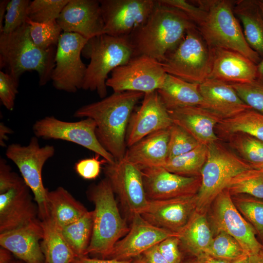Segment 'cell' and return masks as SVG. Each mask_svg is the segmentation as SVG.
<instances>
[{
  "instance_id": "9",
  "label": "cell",
  "mask_w": 263,
  "mask_h": 263,
  "mask_svg": "<svg viewBox=\"0 0 263 263\" xmlns=\"http://www.w3.org/2000/svg\"><path fill=\"white\" fill-rule=\"evenodd\" d=\"M210 49L197 28L189 30L178 46L160 62L166 73L200 84L207 78Z\"/></svg>"
},
{
  "instance_id": "42",
  "label": "cell",
  "mask_w": 263,
  "mask_h": 263,
  "mask_svg": "<svg viewBox=\"0 0 263 263\" xmlns=\"http://www.w3.org/2000/svg\"><path fill=\"white\" fill-rule=\"evenodd\" d=\"M230 84L247 105L263 114V82L255 79L249 82Z\"/></svg>"
},
{
  "instance_id": "30",
  "label": "cell",
  "mask_w": 263,
  "mask_h": 263,
  "mask_svg": "<svg viewBox=\"0 0 263 263\" xmlns=\"http://www.w3.org/2000/svg\"><path fill=\"white\" fill-rule=\"evenodd\" d=\"M47 196L50 217L59 228L78 220L88 211L63 187L48 190Z\"/></svg>"
},
{
  "instance_id": "7",
  "label": "cell",
  "mask_w": 263,
  "mask_h": 263,
  "mask_svg": "<svg viewBox=\"0 0 263 263\" xmlns=\"http://www.w3.org/2000/svg\"><path fill=\"white\" fill-rule=\"evenodd\" d=\"M206 162L201 171V183L196 194V210L203 212L226 189L239 173L251 166L218 141L207 145Z\"/></svg>"
},
{
  "instance_id": "13",
  "label": "cell",
  "mask_w": 263,
  "mask_h": 263,
  "mask_svg": "<svg viewBox=\"0 0 263 263\" xmlns=\"http://www.w3.org/2000/svg\"><path fill=\"white\" fill-rule=\"evenodd\" d=\"M106 163L104 168L106 178L131 216L143 213L149 200L141 169L125 156L113 163Z\"/></svg>"
},
{
  "instance_id": "2",
  "label": "cell",
  "mask_w": 263,
  "mask_h": 263,
  "mask_svg": "<svg viewBox=\"0 0 263 263\" xmlns=\"http://www.w3.org/2000/svg\"><path fill=\"white\" fill-rule=\"evenodd\" d=\"M197 28L181 10L156 0L147 21L129 38L133 56L145 55L161 62L190 29Z\"/></svg>"
},
{
  "instance_id": "19",
  "label": "cell",
  "mask_w": 263,
  "mask_h": 263,
  "mask_svg": "<svg viewBox=\"0 0 263 263\" xmlns=\"http://www.w3.org/2000/svg\"><path fill=\"white\" fill-rule=\"evenodd\" d=\"M172 124L157 91L145 94L139 109L130 118L126 145L129 148L151 133L169 128Z\"/></svg>"
},
{
  "instance_id": "35",
  "label": "cell",
  "mask_w": 263,
  "mask_h": 263,
  "mask_svg": "<svg viewBox=\"0 0 263 263\" xmlns=\"http://www.w3.org/2000/svg\"><path fill=\"white\" fill-rule=\"evenodd\" d=\"M225 139L234 152L251 166L263 164V141L241 132L230 134Z\"/></svg>"
},
{
  "instance_id": "6",
  "label": "cell",
  "mask_w": 263,
  "mask_h": 263,
  "mask_svg": "<svg viewBox=\"0 0 263 263\" xmlns=\"http://www.w3.org/2000/svg\"><path fill=\"white\" fill-rule=\"evenodd\" d=\"M81 54L90 60L82 89L95 91L102 99L107 94L109 74L128 62L133 56V50L129 37L103 34L88 39Z\"/></svg>"
},
{
  "instance_id": "60",
  "label": "cell",
  "mask_w": 263,
  "mask_h": 263,
  "mask_svg": "<svg viewBox=\"0 0 263 263\" xmlns=\"http://www.w3.org/2000/svg\"><path fill=\"white\" fill-rule=\"evenodd\" d=\"M251 167L254 169H256L263 172V164L259 165L251 166Z\"/></svg>"
},
{
  "instance_id": "29",
  "label": "cell",
  "mask_w": 263,
  "mask_h": 263,
  "mask_svg": "<svg viewBox=\"0 0 263 263\" xmlns=\"http://www.w3.org/2000/svg\"><path fill=\"white\" fill-rule=\"evenodd\" d=\"M180 245L193 257L207 253L213 237L203 212L196 209L185 227L178 233Z\"/></svg>"
},
{
  "instance_id": "61",
  "label": "cell",
  "mask_w": 263,
  "mask_h": 263,
  "mask_svg": "<svg viewBox=\"0 0 263 263\" xmlns=\"http://www.w3.org/2000/svg\"><path fill=\"white\" fill-rule=\"evenodd\" d=\"M257 1L263 16V0H257Z\"/></svg>"
},
{
  "instance_id": "12",
  "label": "cell",
  "mask_w": 263,
  "mask_h": 263,
  "mask_svg": "<svg viewBox=\"0 0 263 263\" xmlns=\"http://www.w3.org/2000/svg\"><path fill=\"white\" fill-rule=\"evenodd\" d=\"M96 124L92 118L75 122L59 120L54 116L36 121L33 131L38 138L44 139H57L74 143L94 152L101 156L107 163L115 161L99 142L95 133Z\"/></svg>"
},
{
  "instance_id": "3",
  "label": "cell",
  "mask_w": 263,
  "mask_h": 263,
  "mask_svg": "<svg viewBox=\"0 0 263 263\" xmlns=\"http://www.w3.org/2000/svg\"><path fill=\"white\" fill-rule=\"evenodd\" d=\"M56 50V47L46 50L37 47L26 22L10 33H0V67L18 80L24 73L35 71L43 86L51 80Z\"/></svg>"
},
{
  "instance_id": "5",
  "label": "cell",
  "mask_w": 263,
  "mask_h": 263,
  "mask_svg": "<svg viewBox=\"0 0 263 263\" xmlns=\"http://www.w3.org/2000/svg\"><path fill=\"white\" fill-rule=\"evenodd\" d=\"M93 202V229L86 252L107 259L115 244L128 233L130 227L121 217L112 186L105 178L88 191Z\"/></svg>"
},
{
  "instance_id": "23",
  "label": "cell",
  "mask_w": 263,
  "mask_h": 263,
  "mask_svg": "<svg viewBox=\"0 0 263 263\" xmlns=\"http://www.w3.org/2000/svg\"><path fill=\"white\" fill-rule=\"evenodd\" d=\"M43 235L41 220L0 233V245L24 263H45L41 247Z\"/></svg>"
},
{
  "instance_id": "62",
  "label": "cell",
  "mask_w": 263,
  "mask_h": 263,
  "mask_svg": "<svg viewBox=\"0 0 263 263\" xmlns=\"http://www.w3.org/2000/svg\"><path fill=\"white\" fill-rule=\"evenodd\" d=\"M10 263H23L20 262L12 261Z\"/></svg>"
},
{
  "instance_id": "11",
  "label": "cell",
  "mask_w": 263,
  "mask_h": 263,
  "mask_svg": "<svg viewBox=\"0 0 263 263\" xmlns=\"http://www.w3.org/2000/svg\"><path fill=\"white\" fill-rule=\"evenodd\" d=\"M88 39L77 34L62 32L56 46L51 80L57 90L75 93L82 89L87 66L81 54Z\"/></svg>"
},
{
  "instance_id": "48",
  "label": "cell",
  "mask_w": 263,
  "mask_h": 263,
  "mask_svg": "<svg viewBox=\"0 0 263 263\" xmlns=\"http://www.w3.org/2000/svg\"><path fill=\"white\" fill-rule=\"evenodd\" d=\"M23 181L22 178L12 171L4 159H0V194L6 192Z\"/></svg>"
},
{
  "instance_id": "32",
  "label": "cell",
  "mask_w": 263,
  "mask_h": 263,
  "mask_svg": "<svg viewBox=\"0 0 263 263\" xmlns=\"http://www.w3.org/2000/svg\"><path fill=\"white\" fill-rule=\"evenodd\" d=\"M218 137L225 138L238 132L263 141V114L249 109L230 118L221 120L215 128Z\"/></svg>"
},
{
  "instance_id": "26",
  "label": "cell",
  "mask_w": 263,
  "mask_h": 263,
  "mask_svg": "<svg viewBox=\"0 0 263 263\" xmlns=\"http://www.w3.org/2000/svg\"><path fill=\"white\" fill-rule=\"evenodd\" d=\"M169 128L144 137L127 150L125 157L141 169L163 167L168 159Z\"/></svg>"
},
{
  "instance_id": "55",
  "label": "cell",
  "mask_w": 263,
  "mask_h": 263,
  "mask_svg": "<svg viewBox=\"0 0 263 263\" xmlns=\"http://www.w3.org/2000/svg\"><path fill=\"white\" fill-rule=\"evenodd\" d=\"M250 263H263V248L258 253L250 255Z\"/></svg>"
},
{
  "instance_id": "56",
  "label": "cell",
  "mask_w": 263,
  "mask_h": 263,
  "mask_svg": "<svg viewBox=\"0 0 263 263\" xmlns=\"http://www.w3.org/2000/svg\"><path fill=\"white\" fill-rule=\"evenodd\" d=\"M256 79L263 82V59L257 65Z\"/></svg>"
},
{
  "instance_id": "20",
  "label": "cell",
  "mask_w": 263,
  "mask_h": 263,
  "mask_svg": "<svg viewBox=\"0 0 263 263\" xmlns=\"http://www.w3.org/2000/svg\"><path fill=\"white\" fill-rule=\"evenodd\" d=\"M196 209V194L160 200H149L141 215L152 225L178 233Z\"/></svg>"
},
{
  "instance_id": "31",
  "label": "cell",
  "mask_w": 263,
  "mask_h": 263,
  "mask_svg": "<svg viewBox=\"0 0 263 263\" xmlns=\"http://www.w3.org/2000/svg\"><path fill=\"white\" fill-rule=\"evenodd\" d=\"M41 223L43 231L41 247L45 263H72L76 256L60 228L50 216Z\"/></svg>"
},
{
  "instance_id": "39",
  "label": "cell",
  "mask_w": 263,
  "mask_h": 263,
  "mask_svg": "<svg viewBox=\"0 0 263 263\" xmlns=\"http://www.w3.org/2000/svg\"><path fill=\"white\" fill-rule=\"evenodd\" d=\"M233 201L242 215L263 241V200L249 196L237 197Z\"/></svg>"
},
{
  "instance_id": "10",
  "label": "cell",
  "mask_w": 263,
  "mask_h": 263,
  "mask_svg": "<svg viewBox=\"0 0 263 263\" xmlns=\"http://www.w3.org/2000/svg\"><path fill=\"white\" fill-rule=\"evenodd\" d=\"M167 73L161 63L145 55L132 56L128 62L114 69L106 81L113 92L132 91L144 94L157 91Z\"/></svg>"
},
{
  "instance_id": "1",
  "label": "cell",
  "mask_w": 263,
  "mask_h": 263,
  "mask_svg": "<svg viewBox=\"0 0 263 263\" xmlns=\"http://www.w3.org/2000/svg\"><path fill=\"white\" fill-rule=\"evenodd\" d=\"M145 94L113 92L101 100L85 105L74 113L76 118H90L96 124L95 133L102 147L114 158L123 159L126 152V134L135 105Z\"/></svg>"
},
{
  "instance_id": "36",
  "label": "cell",
  "mask_w": 263,
  "mask_h": 263,
  "mask_svg": "<svg viewBox=\"0 0 263 263\" xmlns=\"http://www.w3.org/2000/svg\"><path fill=\"white\" fill-rule=\"evenodd\" d=\"M226 189L230 195L247 194L263 200V172L253 168L236 175Z\"/></svg>"
},
{
  "instance_id": "53",
  "label": "cell",
  "mask_w": 263,
  "mask_h": 263,
  "mask_svg": "<svg viewBox=\"0 0 263 263\" xmlns=\"http://www.w3.org/2000/svg\"><path fill=\"white\" fill-rule=\"evenodd\" d=\"M11 254L8 249L0 246V263H10L13 261Z\"/></svg>"
},
{
  "instance_id": "46",
  "label": "cell",
  "mask_w": 263,
  "mask_h": 263,
  "mask_svg": "<svg viewBox=\"0 0 263 263\" xmlns=\"http://www.w3.org/2000/svg\"><path fill=\"white\" fill-rule=\"evenodd\" d=\"M102 162L98 157L81 159L75 164L76 172L82 178L86 180L96 179L99 175Z\"/></svg>"
},
{
  "instance_id": "28",
  "label": "cell",
  "mask_w": 263,
  "mask_h": 263,
  "mask_svg": "<svg viewBox=\"0 0 263 263\" xmlns=\"http://www.w3.org/2000/svg\"><path fill=\"white\" fill-rule=\"evenodd\" d=\"M233 11L247 43L263 59V16L257 0H235Z\"/></svg>"
},
{
  "instance_id": "59",
  "label": "cell",
  "mask_w": 263,
  "mask_h": 263,
  "mask_svg": "<svg viewBox=\"0 0 263 263\" xmlns=\"http://www.w3.org/2000/svg\"><path fill=\"white\" fill-rule=\"evenodd\" d=\"M181 263H197V262L196 257H193V258L182 260Z\"/></svg>"
},
{
  "instance_id": "57",
  "label": "cell",
  "mask_w": 263,
  "mask_h": 263,
  "mask_svg": "<svg viewBox=\"0 0 263 263\" xmlns=\"http://www.w3.org/2000/svg\"><path fill=\"white\" fill-rule=\"evenodd\" d=\"M230 263H250V255L245 254L242 257L230 261Z\"/></svg>"
},
{
  "instance_id": "52",
  "label": "cell",
  "mask_w": 263,
  "mask_h": 263,
  "mask_svg": "<svg viewBox=\"0 0 263 263\" xmlns=\"http://www.w3.org/2000/svg\"><path fill=\"white\" fill-rule=\"evenodd\" d=\"M12 132L3 123H0V144L1 147H3L5 145V142L8 139V135Z\"/></svg>"
},
{
  "instance_id": "41",
  "label": "cell",
  "mask_w": 263,
  "mask_h": 263,
  "mask_svg": "<svg viewBox=\"0 0 263 263\" xmlns=\"http://www.w3.org/2000/svg\"><path fill=\"white\" fill-rule=\"evenodd\" d=\"M169 130L168 160L188 152L200 144L188 132L176 124L173 123Z\"/></svg>"
},
{
  "instance_id": "14",
  "label": "cell",
  "mask_w": 263,
  "mask_h": 263,
  "mask_svg": "<svg viewBox=\"0 0 263 263\" xmlns=\"http://www.w3.org/2000/svg\"><path fill=\"white\" fill-rule=\"evenodd\" d=\"M104 34L129 37L147 21L156 3L154 0H99Z\"/></svg>"
},
{
  "instance_id": "18",
  "label": "cell",
  "mask_w": 263,
  "mask_h": 263,
  "mask_svg": "<svg viewBox=\"0 0 263 263\" xmlns=\"http://www.w3.org/2000/svg\"><path fill=\"white\" fill-rule=\"evenodd\" d=\"M56 21L63 32L77 34L87 39L104 34L99 0H70Z\"/></svg>"
},
{
  "instance_id": "4",
  "label": "cell",
  "mask_w": 263,
  "mask_h": 263,
  "mask_svg": "<svg viewBox=\"0 0 263 263\" xmlns=\"http://www.w3.org/2000/svg\"><path fill=\"white\" fill-rule=\"evenodd\" d=\"M194 1L205 12L203 20L197 27L210 49L221 48L234 51L257 65L259 63L262 58L247 43L240 23L234 13L235 0Z\"/></svg>"
},
{
  "instance_id": "43",
  "label": "cell",
  "mask_w": 263,
  "mask_h": 263,
  "mask_svg": "<svg viewBox=\"0 0 263 263\" xmlns=\"http://www.w3.org/2000/svg\"><path fill=\"white\" fill-rule=\"evenodd\" d=\"M31 1L29 0H11L6 7L2 30L0 33H10L29 19L27 9Z\"/></svg>"
},
{
  "instance_id": "15",
  "label": "cell",
  "mask_w": 263,
  "mask_h": 263,
  "mask_svg": "<svg viewBox=\"0 0 263 263\" xmlns=\"http://www.w3.org/2000/svg\"><path fill=\"white\" fill-rule=\"evenodd\" d=\"M226 189L214 200L212 221L217 232H224L235 239L244 252L251 255L263 248L257 240L256 232L239 211Z\"/></svg>"
},
{
  "instance_id": "51",
  "label": "cell",
  "mask_w": 263,
  "mask_h": 263,
  "mask_svg": "<svg viewBox=\"0 0 263 263\" xmlns=\"http://www.w3.org/2000/svg\"><path fill=\"white\" fill-rule=\"evenodd\" d=\"M197 263H230V261L218 258L209 254H203L196 257Z\"/></svg>"
},
{
  "instance_id": "45",
  "label": "cell",
  "mask_w": 263,
  "mask_h": 263,
  "mask_svg": "<svg viewBox=\"0 0 263 263\" xmlns=\"http://www.w3.org/2000/svg\"><path fill=\"white\" fill-rule=\"evenodd\" d=\"M179 245L178 235L164 239L158 244V247L168 263H181L183 259Z\"/></svg>"
},
{
  "instance_id": "34",
  "label": "cell",
  "mask_w": 263,
  "mask_h": 263,
  "mask_svg": "<svg viewBox=\"0 0 263 263\" xmlns=\"http://www.w3.org/2000/svg\"><path fill=\"white\" fill-rule=\"evenodd\" d=\"M207 153V146L199 144L188 152L168 160L164 168L171 172L184 176H201Z\"/></svg>"
},
{
  "instance_id": "37",
  "label": "cell",
  "mask_w": 263,
  "mask_h": 263,
  "mask_svg": "<svg viewBox=\"0 0 263 263\" xmlns=\"http://www.w3.org/2000/svg\"><path fill=\"white\" fill-rule=\"evenodd\" d=\"M26 22L29 26L31 38L37 47L44 50L56 47L63 32L56 20L39 23L28 19Z\"/></svg>"
},
{
  "instance_id": "33",
  "label": "cell",
  "mask_w": 263,
  "mask_h": 263,
  "mask_svg": "<svg viewBox=\"0 0 263 263\" xmlns=\"http://www.w3.org/2000/svg\"><path fill=\"white\" fill-rule=\"evenodd\" d=\"M76 257L86 256L93 229V211H87L75 221L60 228Z\"/></svg>"
},
{
  "instance_id": "58",
  "label": "cell",
  "mask_w": 263,
  "mask_h": 263,
  "mask_svg": "<svg viewBox=\"0 0 263 263\" xmlns=\"http://www.w3.org/2000/svg\"><path fill=\"white\" fill-rule=\"evenodd\" d=\"M135 263H147L144 257L141 255L135 258Z\"/></svg>"
},
{
  "instance_id": "49",
  "label": "cell",
  "mask_w": 263,
  "mask_h": 263,
  "mask_svg": "<svg viewBox=\"0 0 263 263\" xmlns=\"http://www.w3.org/2000/svg\"><path fill=\"white\" fill-rule=\"evenodd\" d=\"M135 258L128 260H117L112 259H97L87 256L76 257L72 263H135Z\"/></svg>"
},
{
  "instance_id": "24",
  "label": "cell",
  "mask_w": 263,
  "mask_h": 263,
  "mask_svg": "<svg viewBox=\"0 0 263 263\" xmlns=\"http://www.w3.org/2000/svg\"><path fill=\"white\" fill-rule=\"evenodd\" d=\"M202 98L201 107L221 120L228 119L251 108L240 97L231 84L207 79L199 86Z\"/></svg>"
},
{
  "instance_id": "8",
  "label": "cell",
  "mask_w": 263,
  "mask_h": 263,
  "mask_svg": "<svg viewBox=\"0 0 263 263\" xmlns=\"http://www.w3.org/2000/svg\"><path fill=\"white\" fill-rule=\"evenodd\" d=\"M52 145L40 147L38 137H32L26 146L13 143L8 146L6 157L19 169L25 183L34 195L38 206L39 218L43 220L50 216L47 201V191L43 184L42 170L46 162L54 156Z\"/></svg>"
},
{
  "instance_id": "40",
  "label": "cell",
  "mask_w": 263,
  "mask_h": 263,
  "mask_svg": "<svg viewBox=\"0 0 263 263\" xmlns=\"http://www.w3.org/2000/svg\"><path fill=\"white\" fill-rule=\"evenodd\" d=\"M206 254L216 258L231 261L246 253L232 237L224 232H220L213 238Z\"/></svg>"
},
{
  "instance_id": "17",
  "label": "cell",
  "mask_w": 263,
  "mask_h": 263,
  "mask_svg": "<svg viewBox=\"0 0 263 263\" xmlns=\"http://www.w3.org/2000/svg\"><path fill=\"white\" fill-rule=\"evenodd\" d=\"M144 188L149 200H160L196 194L201 177L171 172L163 167L142 169Z\"/></svg>"
},
{
  "instance_id": "47",
  "label": "cell",
  "mask_w": 263,
  "mask_h": 263,
  "mask_svg": "<svg viewBox=\"0 0 263 263\" xmlns=\"http://www.w3.org/2000/svg\"><path fill=\"white\" fill-rule=\"evenodd\" d=\"M160 1L184 12L194 22L196 26L203 20L205 15V11L199 6L191 4L185 0H160Z\"/></svg>"
},
{
  "instance_id": "54",
  "label": "cell",
  "mask_w": 263,
  "mask_h": 263,
  "mask_svg": "<svg viewBox=\"0 0 263 263\" xmlns=\"http://www.w3.org/2000/svg\"><path fill=\"white\" fill-rule=\"evenodd\" d=\"M9 1L8 0H2L0 1V32L2 30L6 7Z\"/></svg>"
},
{
  "instance_id": "22",
  "label": "cell",
  "mask_w": 263,
  "mask_h": 263,
  "mask_svg": "<svg viewBox=\"0 0 263 263\" xmlns=\"http://www.w3.org/2000/svg\"><path fill=\"white\" fill-rule=\"evenodd\" d=\"M210 49V65L207 79L228 83H245L256 79L257 64L243 55L221 48Z\"/></svg>"
},
{
  "instance_id": "21",
  "label": "cell",
  "mask_w": 263,
  "mask_h": 263,
  "mask_svg": "<svg viewBox=\"0 0 263 263\" xmlns=\"http://www.w3.org/2000/svg\"><path fill=\"white\" fill-rule=\"evenodd\" d=\"M31 192L23 181L0 194V233L40 219L38 206L33 202Z\"/></svg>"
},
{
  "instance_id": "50",
  "label": "cell",
  "mask_w": 263,
  "mask_h": 263,
  "mask_svg": "<svg viewBox=\"0 0 263 263\" xmlns=\"http://www.w3.org/2000/svg\"><path fill=\"white\" fill-rule=\"evenodd\" d=\"M142 256L147 263H168L160 253L158 244L146 251Z\"/></svg>"
},
{
  "instance_id": "25",
  "label": "cell",
  "mask_w": 263,
  "mask_h": 263,
  "mask_svg": "<svg viewBox=\"0 0 263 263\" xmlns=\"http://www.w3.org/2000/svg\"><path fill=\"white\" fill-rule=\"evenodd\" d=\"M172 123L185 129L200 144L218 141L215 128L221 119L201 106H188L168 110Z\"/></svg>"
},
{
  "instance_id": "27",
  "label": "cell",
  "mask_w": 263,
  "mask_h": 263,
  "mask_svg": "<svg viewBox=\"0 0 263 263\" xmlns=\"http://www.w3.org/2000/svg\"><path fill=\"white\" fill-rule=\"evenodd\" d=\"M199 84L191 83L167 74L157 92L168 110L188 106H201L202 98Z\"/></svg>"
},
{
  "instance_id": "44",
  "label": "cell",
  "mask_w": 263,
  "mask_h": 263,
  "mask_svg": "<svg viewBox=\"0 0 263 263\" xmlns=\"http://www.w3.org/2000/svg\"><path fill=\"white\" fill-rule=\"evenodd\" d=\"M18 85L19 80L7 73L0 71V99L9 111L14 109Z\"/></svg>"
},
{
  "instance_id": "38",
  "label": "cell",
  "mask_w": 263,
  "mask_h": 263,
  "mask_svg": "<svg viewBox=\"0 0 263 263\" xmlns=\"http://www.w3.org/2000/svg\"><path fill=\"white\" fill-rule=\"evenodd\" d=\"M70 0H34L27 9L30 20L39 23L57 20Z\"/></svg>"
},
{
  "instance_id": "16",
  "label": "cell",
  "mask_w": 263,
  "mask_h": 263,
  "mask_svg": "<svg viewBox=\"0 0 263 263\" xmlns=\"http://www.w3.org/2000/svg\"><path fill=\"white\" fill-rule=\"evenodd\" d=\"M128 233L115 244L107 259L128 260L138 257L164 239L178 233L158 227L148 222L140 214L131 216Z\"/></svg>"
}]
</instances>
